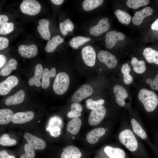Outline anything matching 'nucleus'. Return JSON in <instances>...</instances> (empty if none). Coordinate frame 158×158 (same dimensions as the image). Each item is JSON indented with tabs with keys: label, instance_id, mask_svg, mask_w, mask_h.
Here are the masks:
<instances>
[{
	"label": "nucleus",
	"instance_id": "20",
	"mask_svg": "<svg viewBox=\"0 0 158 158\" xmlns=\"http://www.w3.org/2000/svg\"><path fill=\"white\" fill-rule=\"evenodd\" d=\"M25 93L23 90H20L13 95L8 97L5 101V104L7 106L20 104L23 101Z\"/></svg>",
	"mask_w": 158,
	"mask_h": 158
},
{
	"label": "nucleus",
	"instance_id": "24",
	"mask_svg": "<svg viewBox=\"0 0 158 158\" xmlns=\"http://www.w3.org/2000/svg\"><path fill=\"white\" fill-rule=\"evenodd\" d=\"M63 41V39L61 38L59 35H57L54 36L47 43L45 48V51L48 52H53L58 45Z\"/></svg>",
	"mask_w": 158,
	"mask_h": 158
},
{
	"label": "nucleus",
	"instance_id": "2",
	"mask_svg": "<svg viewBox=\"0 0 158 158\" xmlns=\"http://www.w3.org/2000/svg\"><path fill=\"white\" fill-rule=\"evenodd\" d=\"M70 80L68 75L65 72L58 73L56 76L53 86L54 92L58 95L64 94L67 90Z\"/></svg>",
	"mask_w": 158,
	"mask_h": 158
},
{
	"label": "nucleus",
	"instance_id": "36",
	"mask_svg": "<svg viewBox=\"0 0 158 158\" xmlns=\"http://www.w3.org/2000/svg\"><path fill=\"white\" fill-rule=\"evenodd\" d=\"M52 77L50 71L47 68H45L43 71L41 84L42 88L46 89L49 86L50 84V78Z\"/></svg>",
	"mask_w": 158,
	"mask_h": 158
},
{
	"label": "nucleus",
	"instance_id": "49",
	"mask_svg": "<svg viewBox=\"0 0 158 158\" xmlns=\"http://www.w3.org/2000/svg\"><path fill=\"white\" fill-rule=\"evenodd\" d=\"M51 1L54 4L59 5L62 4L64 1L63 0H51Z\"/></svg>",
	"mask_w": 158,
	"mask_h": 158
},
{
	"label": "nucleus",
	"instance_id": "7",
	"mask_svg": "<svg viewBox=\"0 0 158 158\" xmlns=\"http://www.w3.org/2000/svg\"><path fill=\"white\" fill-rule=\"evenodd\" d=\"M82 56L85 63L90 67L95 64L96 54L94 48L90 45L83 47L82 51Z\"/></svg>",
	"mask_w": 158,
	"mask_h": 158
},
{
	"label": "nucleus",
	"instance_id": "27",
	"mask_svg": "<svg viewBox=\"0 0 158 158\" xmlns=\"http://www.w3.org/2000/svg\"><path fill=\"white\" fill-rule=\"evenodd\" d=\"M131 64L133 67L134 71L137 73L141 74L145 71L146 67L145 63L143 60L139 61L135 57L132 58Z\"/></svg>",
	"mask_w": 158,
	"mask_h": 158
},
{
	"label": "nucleus",
	"instance_id": "45",
	"mask_svg": "<svg viewBox=\"0 0 158 158\" xmlns=\"http://www.w3.org/2000/svg\"><path fill=\"white\" fill-rule=\"evenodd\" d=\"M0 156L3 158H16L13 155H10L6 151L2 150L0 152Z\"/></svg>",
	"mask_w": 158,
	"mask_h": 158
},
{
	"label": "nucleus",
	"instance_id": "5",
	"mask_svg": "<svg viewBox=\"0 0 158 158\" xmlns=\"http://www.w3.org/2000/svg\"><path fill=\"white\" fill-rule=\"evenodd\" d=\"M106 114L105 109L102 105L92 110L88 118L89 124L92 126L98 124L104 119Z\"/></svg>",
	"mask_w": 158,
	"mask_h": 158
},
{
	"label": "nucleus",
	"instance_id": "21",
	"mask_svg": "<svg viewBox=\"0 0 158 158\" xmlns=\"http://www.w3.org/2000/svg\"><path fill=\"white\" fill-rule=\"evenodd\" d=\"M104 151L110 158H125V153L122 149L120 148L107 146L104 147Z\"/></svg>",
	"mask_w": 158,
	"mask_h": 158
},
{
	"label": "nucleus",
	"instance_id": "50",
	"mask_svg": "<svg viewBox=\"0 0 158 158\" xmlns=\"http://www.w3.org/2000/svg\"><path fill=\"white\" fill-rule=\"evenodd\" d=\"M50 72L52 77H54L55 76L56 74V69L54 68H52L50 71Z\"/></svg>",
	"mask_w": 158,
	"mask_h": 158
},
{
	"label": "nucleus",
	"instance_id": "14",
	"mask_svg": "<svg viewBox=\"0 0 158 158\" xmlns=\"http://www.w3.org/2000/svg\"><path fill=\"white\" fill-rule=\"evenodd\" d=\"M18 51L21 56L26 58H30L36 56L38 53L37 46L34 44L29 46L21 45L19 46Z\"/></svg>",
	"mask_w": 158,
	"mask_h": 158
},
{
	"label": "nucleus",
	"instance_id": "43",
	"mask_svg": "<svg viewBox=\"0 0 158 158\" xmlns=\"http://www.w3.org/2000/svg\"><path fill=\"white\" fill-rule=\"evenodd\" d=\"M152 89L158 91V74L154 79L152 80L150 85Z\"/></svg>",
	"mask_w": 158,
	"mask_h": 158
},
{
	"label": "nucleus",
	"instance_id": "51",
	"mask_svg": "<svg viewBox=\"0 0 158 158\" xmlns=\"http://www.w3.org/2000/svg\"><path fill=\"white\" fill-rule=\"evenodd\" d=\"M152 80L151 79L148 78L146 80V82L148 84H150L152 81Z\"/></svg>",
	"mask_w": 158,
	"mask_h": 158
},
{
	"label": "nucleus",
	"instance_id": "48",
	"mask_svg": "<svg viewBox=\"0 0 158 158\" xmlns=\"http://www.w3.org/2000/svg\"><path fill=\"white\" fill-rule=\"evenodd\" d=\"M151 29L154 30H158V18L152 24Z\"/></svg>",
	"mask_w": 158,
	"mask_h": 158
},
{
	"label": "nucleus",
	"instance_id": "1",
	"mask_svg": "<svg viewBox=\"0 0 158 158\" xmlns=\"http://www.w3.org/2000/svg\"><path fill=\"white\" fill-rule=\"evenodd\" d=\"M138 98L148 112L153 111L158 104V98L153 91L145 88L141 89L138 94Z\"/></svg>",
	"mask_w": 158,
	"mask_h": 158
},
{
	"label": "nucleus",
	"instance_id": "11",
	"mask_svg": "<svg viewBox=\"0 0 158 158\" xmlns=\"http://www.w3.org/2000/svg\"><path fill=\"white\" fill-rule=\"evenodd\" d=\"M23 136L28 143L34 149L43 150L45 148L46 146V142L42 139L28 133H25Z\"/></svg>",
	"mask_w": 158,
	"mask_h": 158
},
{
	"label": "nucleus",
	"instance_id": "6",
	"mask_svg": "<svg viewBox=\"0 0 158 158\" xmlns=\"http://www.w3.org/2000/svg\"><path fill=\"white\" fill-rule=\"evenodd\" d=\"M93 90L89 85L85 84L80 86L73 95L72 100L78 102L91 95L93 93Z\"/></svg>",
	"mask_w": 158,
	"mask_h": 158
},
{
	"label": "nucleus",
	"instance_id": "26",
	"mask_svg": "<svg viewBox=\"0 0 158 158\" xmlns=\"http://www.w3.org/2000/svg\"><path fill=\"white\" fill-rule=\"evenodd\" d=\"M17 62L14 59H10L6 66L1 69L0 72V75L2 76H6L9 75L13 70H15L17 68Z\"/></svg>",
	"mask_w": 158,
	"mask_h": 158
},
{
	"label": "nucleus",
	"instance_id": "8",
	"mask_svg": "<svg viewBox=\"0 0 158 158\" xmlns=\"http://www.w3.org/2000/svg\"><path fill=\"white\" fill-rule=\"evenodd\" d=\"M18 83V80L16 76L11 75L8 77L0 83V95H7Z\"/></svg>",
	"mask_w": 158,
	"mask_h": 158
},
{
	"label": "nucleus",
	"instance_id": "4",
	"mask_svg": "<svg viewBox=\"0 0 158 158\" xmlns=\"http://www.w3.org/2000/svg\"><path fill=\"white\" fill-rule=\"evenodd\" d=\"M22 12L25 14L30 16L35 15L40 11L41 6L35 0H24L20 6Z\"/></svg>",
	"mask_w": 158,
	"mask_h": 158
},
{
	"label": "nucleus",
	"instance_id": "37",
	"mask_svg": "<svg viewBox=\"0 0 158 158\" xmlns=\"http://www.w3.org/2000/svg\"><path fill=\"white\" fill-rule=\"evenodd\" d=\"M16 143V140L11 138L7 134L3 135L0 138V144L3 146H13L15 145Z\"/></svg>",
	"mask_w": 158,
	"mask_h": 158
},
{
	"label": "nucleus",
	"instance_id": "19",
	"mask_svg": "<svg viewBox=\"0 0 158 158\" xmlns=\"http://www.w3.org/2000/svg\"><path fill=\"white\" fill-rule=\"evenodd\" d=\"M63 151L61 155V158H80L82 153L77 147L69 146L63 149Z\"/></svg>",
	"mask_w": 158,
	"mask_h": 158
},
{
	"label": "nucleus",
	"instance_id": "32",
	"mask_svg": "<svg viewBox=\"0 0 158 158\" xmlns=\"http://www.w3.org/2000/svg\"><path fill=\"white\" fill-rule=\"evenodd\" d=\"M131 68L127 63L123 65L121 68V71L123 75V80L124 83L129 85L133 81V77L129 75Z\"/></svg>",
	"mask_w": 158,
	"mask_h": 158
},
{
	"label": "nucleus",
	"instance_id": "22",
	"mask_svg": "<svg viewBox=\"0 0 158 158\" xmlns=\"http://www.w3.org/2000/svg\"><path fill=\"white\" fill-rule=\"evenodd\" d=\"M143 55L148 63L158 65V51L151 48L147 47L144 49Z\"/></svg>",
	"mask_w": 158,
	"mask_h": 158
},
{
	"label": "nucleus",
	"instance_id": "34",
	"mask_svg": "<svg viewBox=\"0 0 158 158\" xmlns=\"http://www.w3.org/2000/svg\"><path fill=\"white\" fill-rule=\"evenodd\" d=\"M90 38L82 36H78L73 37L70 41L69 44L73 48L76 49L80 45H83L85 42L90 41Z\"/></svg>",
	"mask_w": 158,
	"mask_h": 158
},
{
	"label": "nucleus",
	"instance_id": "38",
	"mask_svg": "<svg viewBox=\"0 0 158 158\" xmlns=\"http://www.w3.org/2000/svg\"><path fill=\"white\" fill-rule=\"evenodd\" d=\"M86 107L88 109L93 110L95 108L102 106L104 102L103 99H100L97 101H94L92 99H88L86 101Z\"/></svg>",
	"mask_w": 158,
	"mask_h": 158
},
{
	"label": "nucleus",
	"instance_id": "39",
	"mask_svg": "<svg viewBox=\"0 0 158 158\" xmlns=\"http://www.w3.org/2000/svg\"><path fill=\"white\" fill-rule=\"evenodd\" d=\"M25 153L21 155L20 158H34L35 156L34 149L28 143L24 146Z\"/></svg>",
	"mask_w": 158,
	"mask_h": 158
},
{
	"label": "nucleus",
	"instance_id": "3",
	"mask_svg": "<svg viewBox=\"0 0 158 158\" xmlns=\"http://www.w3.org/2000/svg\"><path fill=\"white\" fill-rule=\"evenodd\" d=\"M119 138L121 142L130 151L134 152L137 149V140L130 130L127 129L121 132L119 135Z\"/></svg>",
	"mask_w": 158,
	"mask_h": 158
},
{
	"label": "nucleus",
	"instance_id": "15",
	"mask_svg": "<svg viewBox=\"0 0 158 158\" xmlns=\"http://www.w3.org/2000/svg\"><path fill=\"white\" fill-rule=\"evenodd\" d=\"M153 12L152 8L150 7H146L136 12L132 18V22L135 25H140L145 17L151 15Z\"/></svg>",
	"mask_w": 158,
	"mask_h": 158
},
{
	"label": "nucleus",
	"instance_id": "40",
	"mask_svg": "<svg viewBox=\"0 0 158 158\" xmlns=\"http://www.w3.org/2000/svg\"><path fill=\"white\" fill-rule=\"evenodd\" d=\"M13 25L11 22H7L2 24L0 28V35H6L11 32L14 29Z\"/></svg>",
	"mask_w": 158,
	"mask_h": 158
},
{
	"label": "nucleus",
	"instance_id": "28",
	"mask_svg": "<svg viewBox=\"0 0 158 158\" xmlns=\"http://www.w3.org/2000/svg\"><path fill=\"white\" fill-rule=\"evenodd\" d=\"M82 110L80 104L77 102L73 103L71 105V110L67 114V117L70 118L80 117L81 115V112Z\"/></svg>",
	"mask_w": 158,
	"mask_h": 158
},
{
	"label": "nucleus",
	"instance_id": "33",
	"mask_svg": "<svg viewBox=\"0 0 158 158\" xmlns=\"http://www.w3.org/2000/svg\"><path fill=\"white\" fill-rule=\"evenodd\" d=\"M59 26L61 32L64 35H66L68 31H72L74 28L73 23L68 19H66L63 22L60 23Z\"/></svg>",
	"mask_w": 158,
	"mask_h": 158
},
{
	"label": "nucleus",
	"instance_id": "17",
	"mask_svg": "<svg viewBox=\"0 0 158 158\" xmlns=\"http://www.w3.org/2000/svg\"><path fill=\"white\" fill-rule=\"evenodd\" d=\"M38 23L39 25L37 26V29L40 36L43 39L49 41L51 35L49 28V21L46 19H42Z\"/></svg>",
	"mask_w": 158,
	"mask_h": 158
},
{
	"label": "nucleus",
	"instance_id": "23",
	"mask_svg": "<svg viewBox=\"0 0 158 158\" xmlns=\"http://www.w3.org/2000/svg\"><path fill=\"white\" fill-rule=\"evenodd\" d=\"M81 121L78 117H75L69 122L67 130L71 134L75 135L79 132L81 125Z\"/></svg>",
	"mask_w": 158,
	"mask_h": 158
},
{
	"label": "nucleus",
	"instance_id": "42",
	"mask_svg": "<svg viewBox=\"0 0 158 158\" xmlns=\"http://www.w3.org/2000/svg\"><path fill=\"white\" fill-rule=\"evenodd\" d=\"M9 41L6 37H0V50H2L6 48L8 46Z\"/></svg>",
	"mask_w": 158,
	"mask_h": 158
},
{
	"label": "nucleus",
	"instance_id": "41",
	"mask_svg": "<svg viewBox=\"0 0 158 158\" xmlns=\"http://www.w3.org/2000/svg\"><path fill=\"white\" fill-rule=\"evenodd\" d=\"M43 71L42 65L40 64H37L35 68L34 76L32 78L35 80H40L42 77Z\"/></svg>",
	"mask_w": 158,
	"mask_h": 158
},
{
	"label": "nucleus",
	"instance_id": "9",
	"mask_svg": "<svg viewBox=\"0 0 158 158\" xmlns=\"http://www.w3.org/2000/svg\"><path fill=\"white\" fill-rule=\"evenodd\" d=\"M98 57L100 61L104 63L110 68H114L117 65V61L116 57L107 51H100L98 52Z\"/></svg>",
	"mask_w": 158,
	"mask_h": 158
},
{
	"label": "nucleus",
	"instance_id": "52",
	"mask_svg": "<svg viewBox=\"0 0 158 158\" xmlns=\"http://www.w3.org/2000/svg\"><path fill=\"white\" fill-rule=\"evenodd\" d=\"M0 158H3V157H0Z\"/></svg>",
	"mask_w": 158,
	"mask_h": 158
},
{
	"label": "nucleus",
	"instance_id": "18",
	"mask_svg": "<svg viewBox=\"0 0 158 158\" xmlns=\"http://www.w3.org/2000/svg\"><path fill=\"white\" fill-rule=\"evenodd\" d=\"M105 133V130L103 128H95L89 132L86 137L87 142L90 143L94 144L97 143L99 138L103 136Z\"/></svg>",
	"mask_w": 158,
	"mask_h": 158
},
{
	"label": "nucleus",
	"instance_id": "25",
	"mask_svg": "<svg viewBox=\"0 0 158 158\" xmlns=\"http://www.w3.org/2000/svg\"><path fill=\"white\" fill-rule=\"evenodd\" d=\"M13 113L9 109H2L0 110V124L4 125L9 123L11 121Z\"/></svg>",
	"mask_w": 158,
	"mask_h": 158
},
{
	"label": "nucleus",
	"instance_id": "12",
	"mask_svg": "<svg viewBox=\"0 0 158 158\" xmlns=\"http://www.w3.org/2000/svg\"><path fill=\"white\" fill-rule=\"evenodd\" d=\"M108 20V19L107 18H104L100 19L97 25L90 29V34L97 36L107 31L110 27Z\"/></svg>",
	"mask_w": 158,
	"mask_h": 158
},
{
	"label": "nucleus",
	"instance_id": "31",
	"mask_svg": "<svg viewBox=\"0 0 158 158\" xmlns=\"http://www.w3.org/2000/svg\"><path fill=\"white\" fill-rule=\"evenodd\" d=\"M114 14L118 21L121 23L128 25L130 23L131 16L125 12L120 9H117L115 11Z\"/></svg>",
	"mask_w": 158,
	"mask_h": 158
},
{
	"label": "nucleus",
	"instance_id": "44",
	"mask_svg": "<svg viewBox=\"0 0 158 158\" xmlns=\"http://www.w3.org/2000/svg\"><path fill=\"white\" fill-rule=\"evenodd\" d=\"M28 83L29 84L30 86H33L34 85L37 87H40L42 84L40 80H35L32 77L29 79Z\"/></svg>",
	"mask_w": 158,
	"mask_h": 158
},
{
	"label": "nucleus",
	"instance_id": "13",
	"mask_svg": "<svg viewBox=\"0 0 158 158\" xmlns=\"http://www.w3.org/2000/svg\"><path fill=\"white\" fill-rule=\"evenodd\" d=\"M34 115V113L31 111L17 112L13 114L11 121L15 124L23 123L32 120Z\"/></svg>",
	"mask_w": 158,
	"mask_h": 158
},
{
	"label": "nucleus",
	"instance_id": "10",
	"mask_svg": "<svg viewBox=\"0 0 158 158\" xmlns=\"http://www.w3.org/2000/svg\"><path fill=\"white\" fill-rule=\"evenodd\" d=\"M106 47L109 49L113 48L117 41L123 40L125 38L124 34L121 32L116 31H110L105 35Z\"/></svg>",
	"mask_w": 158,
	"mask_h": 158
},
{
	"label": "nucleus",
	"instance_id": "29",
	"mask_svg": "<svg viewBox=\"0 0 158 158\" xmlns=\"http://www.w3.org/2000/svg\"><path fill=\"white\" fill-rule=\"evenodd\" d=\"M103 2L102 0H85L83 3V7L85 11H90L98 7Z\"/></svg>",
	"mask_w": 158,
	"mask_h": 158
},
{
	"label": "nucleus",
	"instance_id": "35",
	"mask_svg": "<svg viewBox=\"0 0 158 158\" xmlns=\"http://www.w3.org/2000/svg\"><path fill=\"white\" fill-rule=\"evenodd\" d=\"M150 1L148 0H128L126 2V5L129 8L136 9L147 5Z\"/></svg>",
	"mask_w": 158,
	"mask_h": 158
},
{
	"label": "nucleus",
	"instance_id": "30",
	"mask_svg": "<svg viewBox=\"0 0 158 158\" xmlns=\"http://www.w3.org/2000/svg\"><path fill=\"white\" fill-rule=\"evenodd\" d=\"M131 123L134 132L141 139H146L147 137L146 133L137 121L133 118L131 121Z\"/></svg>",
	"mask_w": 158,
	"mask_h": 158
},
{
	"label": "nucleus",
	"instance_id": "47",
	"mask_svg": "<svg viewBox=\"0 0 158 158\" xmlns=\"http://www.w3.org/2000/svg\"><path fill=\"white\" fill-rule=\"evenodd\" d=\"M6 61V58L2 54L0 55V68H2L5 64Z\"/></svg>",
	"mask_w": 158,
	"mask_h": 158
},
{
	"label": "nucleus",
	"instance_id": "16",
	"mask_svg": "<svg viewBox=\"0 0 158 158\" xmlns=\"http://www.w3.org/2000/svg\"><path fill=\"white\" fill-rule=\"evenodd\" d=\"M114 92L116 95L117 103L121 106H124L125 104L124 100L128 96L126 89L121 85H116L114 87Z\"/></svg>",
	"mask_w": 158,
	"mask_h": 158
},
{
	"label": "nucleus",
	"instance_id": "46",
	"mask_svg": "<svg viewBox=\"0 0 158 158\" xmlns=\"http://www.w3.org/2000/svg\"><path fill=\"white\" fill-rule=\"evenodd\" d=\"M8 18L6 15H0V25L7 23L8 20Z\"/></svg>",
	"mask_w": 158,
	"mask_h": 158
}]
</instances>
